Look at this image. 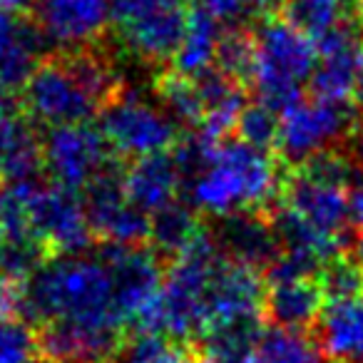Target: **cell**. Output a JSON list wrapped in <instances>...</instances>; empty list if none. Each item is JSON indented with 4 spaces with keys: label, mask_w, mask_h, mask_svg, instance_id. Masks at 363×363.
<instances>
[{
    "label": "cell",
    "mask_w": 363,
    "mask_h": 363,
    "mask_svg": "<svg viewBox=\"0 0 363 363\" xmlns=\"http://www.w3.org/2000/svg\"><path fill=\"white\" fill-rule=\"evenodd\" d=\"M286 169L289 167L279 157L274 160L272 152L249 147L237 137H224L212 162L184 184L187 202L209 219L237 212L269 214L281 202Z\"/></svg>",
    "instance_id": "obj_1"
},
{
    "label": "cell",
    "mask_w": 363,
    "mask_h": 363,
    "mask_svg": "<svg viewBox=\"0 0 363 363\" xmlns=\"http://www.w3.org/2000/svg\"><path fill=\"white\" fill-rule=\"evenodd\" d=\"M18 313L35 326L50 321H117L125 326L115 308L112 274L97 254L52 257L23 286Z\"/></svg>",
    "instance_id": "obj_2"
},
{
    "label": "cell",
    "mask_w": 363,
    "mask_h": 363,
    "mask_svg": "<svg viewBox=\"0 0 363 363\" xmlns=\"http://www.w3.org/2000/svg\"><path fill=\"white\" fill-rule=\"evenodd\" d=\"M257 38V72L252 90L257 102L284 115L303 100V82L316 67V45L308 35L289 26L284 18H267L254 28Z\"/></svg>",
    "instance_id": "obj_3"
},
{
    "label": "cell",
    "mask_w": 363,
    "mask_h": 363,
    "mask_svg": "<svg viewBox=\"0 0 363 363\" xmlns=\"http://www.w3.org/2000/svg\"><path fill=\"white\" fill-rule=\"evenodd\" d=\"M21 105L33 125L45 130L90 122L102 105L75 72L65 52H52L35 67L21 95Z\"/></svg>",
    "instance_id": "obj_4"
},
{
    "label": "cell",
    "mask_w": 363,
    "mask_h": 363,
    "mask_svg": "<svg viewBox=\"0 0 363 363\" xmlns=\"http://www.w3.org/2000/svg\"><path fill=\"white\" fill-rule=\"evenodd\" d=\"M97 120V127L107 137L112 152L125 162L169 152L184 132L160 102H147L127 87L110 105H105Z\"/></svg>",
    "instance_id": "obj_5"
},
{
    "label": "cell",
    "mask_w": 363,
    "mask_h": 363,
    "mask_svg": "<svg viewBox=\"0 0 363 363\" xmlns=\"http://www.w3.org/2000/svg\"><path fill=\"white\" fill-rule=\"evenodd\" d=\"M356 117L353 102H328L318 97L298 100L281 115L277 157L289 169H296L318 152L343 147Z\"/></svg>",
    "instance_id": "obj_6"
},
{
    "label": "cell",
    "mask_w": 363,
    "mask_h": 363,
    "mask_svg": "<svg viewBox=\"0 0 363 363\" xmlns=\"http://www.w3.org/2000/svg\"><path fill=\"white\" fill-rule=\"evenodd\" d=\"M120 157L92 122L50 127L43 132V162L50 184L80 194L82 189Z\"/></svg>",
    "instance_id": "obj_7"
},
{
    "label": "cell",
    "mask_w": 363,
    "mask_h": 363,
    "mask_svg": "<svg viewBox=\"0 0 363 363\" xmlns=\"http://www.w3.org/2000/svg\"><path fill=\"white\" fill-rule=\"evenodd\" d=\"M30 227L33 234L50 249L52 257H72L97 247L82 207V197L50 182H40L33 187Z\"/></svg>",
    "instance_id": "obj_8"
},
{
    "label": "cell",
    "mask_w": 363,
    "mask_h": 363,
    "mask_svg": "<svg viewBox=\"0 0 363 363\" xmlns=\"http://www.w3.org/2000/svg\"><path fill=\"white\" fill-rule=\"evenodd\" d=\"M95 254L110 269L112 289H115V308L127 326L160 294L167 264L150 244H145V247L97 244Z\"/></svg>",
    "instance_id": "obj_9"
},
{
    "label": "cell",
    "mask_w": 363,
    "mask_h": 363,
    "mask_svg": "<svg viewBox=\"0 0 363 363\" xmlns=\"http://www.w3.org/2000/svg\"><path fill=\"white\" fill-rule=\"evenodd\" d=\"M115 0H38L33 21L57 52L100 45Z\"/></svg>",
    "instance_id": "obj_10"
},
{
    "label": "cell",
    "mask_w": 363,
    "mask_h": 363,
    "mask_svg": "<svg viewBox=\"0 0 363 363\" xmlns=\"http://www.w3.org/2000/svg\"><path fill=\"white\" fill-rule=\"evenodd\" d=\"M38 331L43 361L52 363H110L127 336L117 321H50Z\"/></svg>",
    "instance_id": "obj_11"
},
{
    "label": "cell",
    "mask_w": 363,
    "mask_h": 363,
    "mask_svg": "<svg viewBox=\"0 0 363 363\" xmlns=\"http://www.w3.org/2000/svg\"><path fill=\"white\" fill-rule=\"evenodd\" d=\"M281 202L289 209H294L298 217L306 219L308 224L321 229L323 234L341 239L348 247V252H353V247L358 242V232L351 224L346 189L318 184V182L308 179V177L298 174V172L286 169Z\"/></svg>",
    "instance_id": "obj_12"
},
{
    "label": "cell",
    "mask_w": 363,
    "mask_h": 363,
    "mask_svg": "<svg viewBox=\"0 0 363 363\" xmlns=\"http://www.w3.org/2000/svg\"><path fill=\"white\" fill-rule=\"evenodd\" d=\"M207 224L224 257L257 269L259 274H267V269L281 254V244L267 212H237L227 217H212Z\"/></svg>",
    "instance_id": "obj_13"
},
{
    "label": "cell",
    "mask_w": 363,
    "mask_h": 363,
    "mask_svg": "<svg viewBox=\"0 0 363 363\" xmlns=\"http://www.w3.org/2000/svg\"><path fill=\"white\" fill-rule=\"evenodd\" d=\"M50 43L33 18L0 11V92L23 95Z\"/></svg>",
    "instance_id": "obj_14"
},
{
    "label": "cell",
    "mask_w": 363,
    "mask_h": 363,
    "mask_svg": "<svg viewBox=\"0 0 363 363\" xmlns=\"http://www.w3.org/2000/svg\"><path fill=\"white\" fill-rule=\"evenodd\" d=\"M264 313L229 318L207 326L192 343L197 363H252L267 323Z\"/></svg>",
    "instance_id": "obj_15"
},
{
    "label": "cell",
    "mask_w": 363,
    "mask_h": 363,
    "mask_svg": "<svg viewBox=\"0 0 363 363\" xmlns=\"http://www.w3.org/2000/svg\"><path fill=\"white\" fill-rule=\"evenodd\" d=\"M326 308V296L316 277L267 284L264 321L269 326L311 331Z\"/></svg>",
    "instance_id": "obj_16"
},
{
    "label": "cell",
    "mask_w": 363,
    "mask_h": 363,
    "mask_svg": "<svg viewBox=\"0 0 363 363\" xmlns=\"http://www.w3.org/2000/svg\"><path fill=\"white\" fill-rule=\"evenodd\" d=\"M182 177L169 152H157L125 164V192L130 204L145 214H155L179 194Z\"/></svg>",
    "instance_id": "obj_17"
},
{
    "label": "cell",
    "mask_w": 363,
    "mask_h": 363,
    "mask_svg": "<svg viewBox=\"0 0 363 363\" xmlns=\"http://www.w3.org/2000/svg\"><path fill=\"white\" fill-rule=\"evenodd\" d=\"M43 177V135L23 112L0 127V179L3 184H30Z\"/></svg>",
    "instance_id": "obj_18"
},
{
    "label": "cell",
    "mask_w": 363,
    "mask_h": 363,
    "mask_svg": "<svg viewBox=\"0 0 363 363\" xmlns=\"http://www.w3.org/2000/svg\"><path fill=\"white\" fill-rule=\"evenodd\" d=\"M311 331L333 363H363V298L326 303Z\"/></svg>",
    "instance_id": "obj_19"
},
{
    "label": "cell",
    "mask_w": 363,
    "mask_h": 363,
    "mask_svg": "<svg viewBox=\"0 0 363 363\" xmlns=\"http://www.w3.org/2000/svg\"><path fill=\"white\" fill-rule=\"evenodd\" d=\"M281 18L311 40L343 26H363L361 0H281Z\"/></svg>",
    "instance_id": "obj_20"
},
{
    "label": "cell",
    "mask_w": 363,
    "mask_h": 363,
    "mask_svg": "<svg viewBox=\"0 0 363 363\" xmlns=\"http://www.w3.org/2000/svg\"><path fill=\"white\" fill-rule=\"evenodd\" d=\"M150 219H152L150 247L160 254V259L164 264L174 262L197 239V234L204 227V219L197 214V209L189 202H179V199L162 207Z\"/></svg>",
    "instance_id": "obj_21"
},
{
    "label": "cell",
    "mask_w": 363,
    "mask_h": 363,
    "mask_svg": "<svg viewBox=\"0 0 363 363\" xmlns=\"http://www.w3.org/2000/svg\"><path fill=\"white\" fill-rule=\"evenodd\" d=\"M222 33V28L194 3L192 13H189L187 35H184L174 60H172V70L179 72V75L197 77L199 72L214 67V55H217Z\"/></svg>",
    "instance_id": "obj_22"
},
{
    "label": "cell",
    "mask_w": 363,
    "mask_h": 363,
    "mask_svg": "<svg viewBox=\"0 0 363 363\" xmlns=\"http://www.w3.org/2000/svg\"><path fill=\"white\" fill-rule=\"evenodd\" d=\"M252 363H333L313 331L267 326Z\"/></svg>",
    "instance_id": "obj_23"
},
{
    "label": "cell",
    "mask_w": 363,
    "mask_h": 363,
    "mask_svg": "<svg viewBox=\"0 0 363 363\" xmlns=\"http://www.w3.org/2000/svg\"><path fill=\"white\" fill-rule=\"evenodd\" d=\"M155 97L169 117L184 132L199 130L204 122V100L194 77L179 75L174 70L157 72L155 77Z\"/></svg>",
    "instance_id": "obj_24"
},
{
    "label": "cell",
    "mask_w": 363,
    "mask_h": 363,
    "mask_svg": "<svg viewBox=\"0 0 363 363\" xmlns=\"http://www.w3.org/2000/svg\"><path fill=\"white\" fill-rule=\"evenodd\" d=\"M214 67L242 87H252L257 72V38L254 30H224L219 38Z\"/></svg>",
    "instance_id": "obj_25"
},
{
    "label": "cell",
    "mask_w": 363,
    "mask_h": 363,
    "mask_svg": "<svg viewBox=\"0 0 363 363\" xmlns=\"http://www.w3.org/2000/svg\"><path fill=\"white\" fill-rule=\"evenodd\" d=\"M197 6L222 30H254L281 11V0H197Z\"/></svg>",
    "instance_id": "obj_26"
},
{
    "label": "cell",
    "mask_w": 363,
    "mask_h": 363,
    "mask_svg": "<svg viewBox=\"0 0 363 363\" xmlns=\"http://www.w3.org/2000/svg\"><path fill=\"white\" fill-rule=\"evenodd\" d=\"M50 259V249L38 237H0V274L21 286Z\"/></svg>",
    "instance_id": "obj_27"
},
{
    "label": "cell",
    "mask_w": 363,
    "mask_h": 363,
    "mask_svg": "<svg viewBox=\"0 0 363 363\" xmlns=\"http://www.w3.org/2000/svg\"><path fill=\"white\" fill-rule=\"evenodd\" d=\"M326 303L363 298V262L353 252H341L328 259L316 274Z\"/></svg>",
    "instance_id": "obj_28"
},
{
    "label": "cell",
    "mask_w": 363,
    "mask_h": 363,
    "mask_svg": "<svg viewBox=\"0 0 363 363\" xmlns=\"http://www.w3.org/2000/svg\"><path fill=\"white\" fill-rule=\"evenodd\" d=\"M40 331L21 313L0 316V363H40Z\"/></svg>",
    "instance_id": "obj_29"
},
{
    "label": "cell",
    "mask_w": 363,
    "mask_h": 363,
    "mask_svg": "<svg viewBox=\"0 0 363 363\" xmlns=\"http://www.w3.org/2000/svg\"><path fill=\"white\" fill-rule=\"evenodd\" d=\"M279 127L281 115L262 102H247L234 127V137L247 142L249 147H257L262 152H277L279 145Z\"/></svg>",
    "instance_id": "obj_30"
},
{
    "label": "cell",
    "mask_w": 363,
    "mask_h": 363,
    "mask_svg": "<svg viewBox=\"0 0 363 363\" xmlns=\"http://www.w3.org/2000/svg\"><path fill=\"white\" fill-rule=\"evenodd\" d=\"M21 296H23L21 284L11 281V279H6L0 274V316L21 311Z\"/></svg>",
    "instance_id": "obj_31"
},
{
    "label": "cell",
    "mask_w": 363,
    "mask_h": 363,
    "mask_svg": "<svg viewBox=\"0 0 363 363\" xmlns=\"http://www.w3.org/2000/svg\"><path fill=\"white\" fill-rule=\"evenodd\" d=\"M348 212H351L353 229L358 232V237H363V182L348 189Z\"/></svg>",
    "instance_id": "obj_32"
},
{
    "label": "cell",
    "mask_w": 363,
    "mask_h": 363,
    "mask_svg": "<svg viewBox=\"0 0 363 363\" xmlns=\"http://www.w3.org/2000/svg\"><path fill=\"white\" fill-rule=\"evenodd\" d=\"M348 150V155L353 157V160L358 162V167L363 169V112L356 117V122H353V130L351 135H348L346 145H343Z\"/></svg>",
    "instance_id": "obj_33"
},
{
    "label": "cell",
    "mask_w": 363,
    "mask_h": 363,
    "mask_svg": "<svg viewBox=\"0 0 363 363\" xmlns=\"http://www.w3.org/2000/svg\"><path fill=\"white\" fill-rule=\"evenodd\" d=\"M18 115H23L21 97L8 95V92H0V127L6 125L8 120H13V117H18Z\"/></svg>",
    "instance_id": "obj_34"
},
{
    "label": "cell",
    "mask_w": 363,
    "mask_h": 363,
    "mask_svg": "<svg viewBox=\"0 0 363 363\" xmlns=\"http://www.w3.org/2000/svg\"><path fill=\"white\" fill-rule=\"evenodd\" d=\"M38 0H0V11L13 13V16H26V13L35 11Z\"/></svg>",
    "instance_id": "obj_35"
},
{
    "label": "cell",
    "mask_w": 363,
    "mask_h": 363,
    "mask_svg": "<svg viewBox=\"0 0 363 363\" xmlns=\"http://www.w3.org/2000/svg\"><path fill=\"white\" fill-rule=\"evenodd\" d=\"M356 100L363 105V48H361V62H358V80H356Z\"/></svg>",
    "instance_id": "obj_36"
},
{
    "label": "cell",
    "mask_w": 363,
    "mask_h": 363,
    "mask_svg": "<svg viewBox=\"0 0 363 363\" xmlns=\"http://www.w3.org/2000/svg\"><path fill=\"white\" fill-rule=\"evenodd\" d=\"M361 13H363V0H361Z\"/></svg>",
    "instance_id": "obj_37"
},
{
    "label": "cell",
    "mask_w": 363,
    "mask_h": 363,
    "mask_svg": "<svg viewBox=\"0 0 363 363\" xmlns=\"http://www.w3.org/2000/svg\"><path fill=\"white\" fill-rule=\"evenodd\" d=\"M40 363H52V361H40Z\"/></svg>",
    "instance_id": "obj_38"
}]
</instances>
